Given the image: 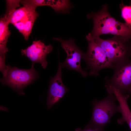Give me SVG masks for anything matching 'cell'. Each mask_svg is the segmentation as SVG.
<instances>
[{"instance_id": "1", "label": "cell", "mask_w": 131, "mask_h": 131, "mask_svg": "<svg viewBox=\"0 0 131 131\" xmlns=\"http://www.w3.org/2000/svg\"><path fill=\"white\" fill-rule=\"evenodd\" d=\"M108 9L107 5L105 4L102 5L100 10L87 15V18L92 19L93 23V29L90 33L91 37L111 34L121 36L131 40V30L125 23L120 22L112 16Z\"/></svg>"}, {"instance_id": "2", "label": "cell", "mask_w": 131, "mask_h": 131, "mask_svg": "<svg viewBox=\"0 0 131 131\" xmlns=\"http://www.w3.org/2000/svg\"><path fill=\"white\" fill-rule=\"evenodd\" d=\"M92 38L104 51L114 66L113 69L130 59L131 40L119 35H114L106 39H102L99 36Z\"/></svg>"}, {"instance_id": "3", "label": "cell", "mask_w": 131, "mask_h": 131, "mask_svg": "<svg viewBox=\"0 0 131 131\" xmlns=\"http://www.w3.org/2000/svg\"><path fill=\"white\" fill-rule=\"evenodd\" d=\"M108 92L107 96L98 100L95 99L92 103L93 106L91 119L88 123L90 125L104 129L106 125L110 122L112 117L117 113H120L119 105L115 102L116 98L108 86L105 84Z\"/></svg>"}, {"instance_id": "4", "label": "cell", "mask_w": 131, "mask_h": 131, "mask_svg": "<svg viewBox=\"0 0 131 131\" xmlns=\"http://www.w3.org/2000/svg\"><path fill=\"white\" fill-rule=\"evenodd\" d=\"M88 41L87 52L83 53L82 58L87 65L86 69L90 70L89 74L97 76L101 70L110 68L113 69L114 66L105 52L94 41L90 33L86 36Z\"/></svg>"}, {"instance_id": "5", "label": "cell", "mask_w": 131, "mask_h": 131, "mask_svg": "<svg viewBox=\"0 0 131 131\" xmlns=\"http://www.w3.org/2000/svg\"><path fill=\"white\" fill-rule=\"evenodd\" d=\"M53 40L60 42L62 48L67 54L65 61L60 63L62 68H66L75 71L83 77H87L88 73L82 69L81 66V61L83 53L76 45L74 40L70 39L68 40H65L59 38H54Z\"/></svg>"}, {"instance_id": "6", "label": "cell", "mask_w": 131, "mask_h": 131, "mask_svg": "<svg viewBox=\"0 0 131 131\" xmlns=\"http://www.w3.org/2000/svg\"><path fill=\"white\" fill-rule=\"evenodd\" d=\"M37 73L33 66L30 69H25L10 67L6 75L0 80L3 85H8L20 91L35 79Z\"/></svg>"}, {"instance_id": "7", "label": "cell", "mask_w": 131, "mask_h": 131, "mask_svg": "<svg viewBox=\"0 0 131 131\" xmlns=\"http://www.w3.org/2000/svg\"><path fill=\"white\" fill-rule=\"evenodd\" d=\"M111 79L106 78V83L114 87L123 94L130 95L131 90V60L117 66Z\"/></svg>"}, {"instance_id": "8", "label": "cell", "mask_w": 131, "mask_h": 131, "mask_svg": "<svg viewBox=\"0 0 131 131\" xmlns=\"http://www.w3.org/2000/svg\"><path fill=\"white\" fill-rule=\"evenodd\" d=\"M53 49L52 45L49 44L46 45L40 40L34 41L31 45L26 49L21 50L22 54L28 58L31 61L32 66L35 63L40 64L42 67L45 69L48 62L46 60L47 55L51 52Z\"/></svg>"}, {"instance_id": "9", "label": "cell", "mask_w": 131, "mask_h": 131, "mask_svg": "<svg viewBox=\"0 0 131 131\" xmlns=\"http://www.w3.org/2000/svg\"><path fill=\"white\" fill-rule=\"evenodd\" d=\"M62 68L59 61L57 72L56 75L50 81L47 104L48 109L58 102L68 91V90L63 83L62 78Z\"/></svg>"}, {"instance_id": "10", "label": "cell", "mask_w": 131, "mask_h": 131, "mask_svg": "<svg viewBox=\"0 0 131 131\" xmlns=\"http://www.w3.org/2000/svg\"><path fill=\"white\" fill-rule=\"evenodd\" d=\"M111 89L116 100L119 102L120 113L122 115L121 118L117 120V122L120 125L126 122L131 131V111L127 102L130 95L123 94L114 87H112Z\"/></svg>"}, {"instance_id": "11", "label": "cell", "mask_w": 131, "mask_h": 131, "mask_svg": "<svg viewBox=\"0 0 131 131\" xmlns=\"http://www.w3.org/2000/svg\"><path fill=\"white\" fill-rule=\"evenodd\" d=\"M9 23L3 16L0 19V58L5 59L8 49L7 47L8 40L11 32L9 30Z\"/></svg>"}, {"instance_id": "12", "label": "cell", "mask_w": 131, "mask_h": 131, "mask_svg": "<svg viewBox=\"0 0 131 131\" xmlns=\"http://www.w3.org/2000/svg\"><path fill=\"white\" fill-rule=\"evenodd\" d=\"M35 9L23 6L17 9L6 8L4 15L6 17L9 23L13 25L26 18L29 13Z\"/></svg>"}, {"instance_id": "13", "label": "cell", "mask_w": 131, "mask_h": 131, "mask_svg": "<svg viewBox=\"0 0 131 131\" xmlns=\"http://www.w3.org/2000/svg\"><path fill=\"white\" fill-rule=\"evenodd\" d=\"M46 6L51 7L57 13L63 14L69 13L70 9L73 7L67 0H46Z\"/></svg>"}, {"instance_id": "14", "label": "cell", "mask_w": 131, "mask_h": 131, "mask_svg": "<svg viewBox=\"0 0 131 131\" xmlns=\"http://www.w3.org/2000/svg\"><path fill=\"white\" fill-rule=\"evenodd\" d=\"M39 14L35 10L30 12L26 17L25 27L22 35L25 40H27L31 32L34 23Z\"/></svg>"}, {"instance_id": "15", "label": "cell", "mask_w": 131, "mask_h": 131, "mask_svg": "<svg viewBox=\"0 0 131 131\" xmlns=\"http://www.w3.org/2000/svg\"><path fill=\"white\" fill-rule=\"evenodd\" d=\"M130 5H124L122 1L119 5L121 10V16L125 21V23L131 30V1Z\"/></svg>"}, {"instance_id": "16", "label": "cell", "mask_w": 131, "mask_h": 131, "mask_svg": "<svg viewBox=\"0 0 131 131\" xmlns=\"http://www.w3.org/2000/svg\"><path fill=\"white\" fill-rule=\"evenodd\" d=\"M26 18V17L23 19L16 23L13 25L18 29L19 32L22 34L24 30Z\"/></svg>"}, {"instance_id": "17", "label": "cell", "mask_w": 131, "mask_h": 131, "mask_svg": "<svg viewBox=\"0 0 131 131\" xmlns=\"http://www.w3.org/2000/svg\"><path fill=\"white\" fill-rule=\"evenodd\" d=\"M75 131H104V129L92 126L88 124L83 129L79 128L75 129Z\"/></svg>"}, {"instance_id": "18", "label": "cell", "mask_w": 131, "mask_h": 131, "mask_svg": "<svg viewBox=\"0 0 131 131\" xmlns=\"http://www.w3.org/2000/svg\"><path fill=\"white\" fill-rule=\"evenodd\" d=\"M130 95H131V91L130 92Z\"/></svg>"}]
</instances>
